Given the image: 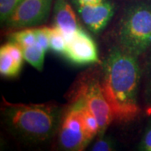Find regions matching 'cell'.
Masks as SVG:
<instances>
[{"instance_id":"cell-1","label":"cell","mask_w":151,"mask_h":151,"mask_svg":"<svg viewBox=\"0 0 151 151\" xmlns=\"http://www.w3.org/2000/svg\"><path fill=\"white\" fill-rule=\"evenodd\" d=\"M141 76L138 57L125 52L119 45L112 49L105 60L100 82L114 120L128 123L140 114L138 96Z\"/></svg>"},{"instance_id":"cell-2","label":"cell","mask_w":151,"mask_h":151,"mask_svg":"<svg viewBox=\"0 0 151 151\" xmlns=\"http://www.w3.org/2000/svg\"><path fill=\"white\" fill-rule=\"evenodd\" d=\"M2 116L7 129L14 136L29 143H44L59 129L61 109L52 103H9L4 100Z\"/></svg>"},{"instance_id":"cell-3","label":"cell","mask_w":151,"mask_h":151,"mask_svg":"<svg viewBox=\"0 0 151 151\" xmlns=\"http://www.w3.org/2000/svg\"><path fill=\"white\" fill-rule=\"evenodd\" d=\"M119 46L139 57L151 50V0H138L127 6L119 23Z\"/></svg>"},{"instance_id":"cell-4","label":"cell","mask_w":151,"mask_h":151,"mask_svg":"<svg viewBox=\"0 0 151 151\" xmlns=\"http://www.w3.org/2000/svg\"><path fill=\"white\" fill-rule=\"evenodd\" d=\"M60 146L65 150L79 151L91 142L80 110L75 102L62 114L58 129Z\"/></svg>"},{"instance_id":"cell-5","label":"cell","mask_w":151,"mask_h":151,"mask_svg":"<svg viewBox=\"0 0 151 151\" xmlns=\"http://www.w3.org/2000/svg\"><path fill=\"white\" fill-rule=\"evenodd\" d=\"M76 97H81L91 113L96 117L99 124V134L102 137L110 124L114 120L112 108L104 96L101 82L90 80L82 85Z\"/></svg>"},{"instance_id":"cell-6","label":"cell","mask_w":151,"mask_h":151,"mask_svg":"<svg viewBox=\"0 0 151 151\" xmlns=\"http://www.w3.org/2000/svg\"><path fill=\"white\" fill-rule=\"evenodd\" d=\"M53 0H22L4 24L9 29H22L46 21Z\"/></svg>"},{"instance_id":"cell-7","label":"cell","mask_w":151,"mask_h":151,"mask_svg":"<svg viewBox=\"0 0 151 151\" xmlns=\"http://www.w3.org/2000/svg\"><path fill=\"white\" fill-rule=\"evenodd\" d=\"M64 55L76 65L99 62L97 45L93 39L81 28L67 41Z\"/></svg>"},{"instance_id":"cell-8","label":"cell","mask_w":151,"mask_h":151,"mask_svg":"<svg viewBox=\"0 0 151 151\" xmlns=\"http://www.w3.org/2000/svg\"><path fill=\"white\" fill-rule=\"evenodd\" d=\"M78 14L87 29L99 33L107 26L114 14V6L110 1L103 0L97 5L78 6Z\"/></svg>"},{"instance_id":"cell-9","label":"cell","mask_w":151,"mask_h":151,"mask_svg":"<svg viewBox=\"0 0 151 151\" xmlns=\"http://www.w3.org/2000/svg\"><path fill=\"white\" fill-rule=\"evenodd\" d=\"M20 46L8 42L0 48V74L4 77H15L19 74L24 63Z\"/></svg>"},{"instance_id":"cell-10","label":"cell","mask_w":151,"mask_h":151,"mask_svg":"<svg viewBox=\"0 0 151 151\" xmlns=\"http://www.w3.org/2000/svg\"><path fill=\"white\" fill-rule=\"evenodd\" d=\"M54 23L55 27L62 31L67 41L80 29L75 12L67 0L55 1Z\"/></svg>"},{"instance_id":"cell-11","label":"cell","mask_w":151,"mask_h":151,"mask_svg":"<svg viewBox=\"0 0 151 151\" xmlns=\"http://www.w3.org/2000/svg\"><path fill=\"white\" fill-rule=\"evenodd\" d=\"M24 60L35 67L36 70H42L46 50L38 43L31 46L22 49Z\"/></svg>"},{"instance_id":"cell-12","label":"cell","mask_w":151,"mask_h":151,"mask_svg":"<svg viewBox=\"0 0 151 151\" xmlns=\"http://www.w3.org/2000/svg\"><path fill=\"white\" fill-rule=\"evenodd\" d=\"M9 41L16 44L21 49L31 46L36 43L35 29L30 28L22 29L16 32L13 33L9 37Z\"/></svg>"},{"instance_id":"cell-13","label":"cell","mask_w":151,"mask_h":151,"mask_svg":"<svg viewBox=\"0 0 151 151\" xmlns=\"http://www.w3.org/2000/svg\"><path fill=\"white\" fill-rule=\"evenodd\" d=\"M50 30V49L55 53L65 55L67 40L62 31L56 27L49 28Z\"/></svg>"},{"instance_id":"cell-14","label":"cell","mask_w":151,"mask_h":151,"mask_svg":"<svg viewBox=\"0 0 151 151\" xmlns=\"http://www.w3.org/2000/svg\"><path fill=\"white\" fill-rule=\"evenodd\" d=\"M22 0H0V19L2 23L8 19Z\"/></svg>"},{"instance_id":"cell-15","label":"cell","mask_w":151,"mask_h":151,"mask_svg":"<svg viewBox=\"0 0 151 151\" xmlns=\"http://www.w3.org/2000/svg\"><path fill=\"white\" fill-rule=\"evenodd\" d=\"M144 98L146 106L151 110V55L146 65L145 81L144 87Z\"/></svg>"},{"instance_id":"cell-16","label":"cell","mask_w":151,"mask_h":151,"mask_svg":"<svg viewBox=\"0 0 151 151\" xmlns=\"http://www.w3.org/2000/svg\"><path fill=\"white\" fill-rule=\"evenodd\" d=\"M35 29L36 43L41 45L46 51L50 49V30L49 28H38Z\"/></svg>"},{"instance_id":"cell-17","label":"cell","mask_w":151,"mask_h":151,"mask_svg":"<svg viewBox=\"0 0 151 151\" xmlns=\"http://www.w3.org/2000/svg\"><path fill=\"white\" fill-rule=\"evenodd\" d=\"M93 151H110L114 150V142L109 137H99L94 145L92 146Z\"/></svg>"},{"instance_id":"cell-18","label":"cell","mask_w":151,"mask_h":151,"mask_svg":"<svg viewBox=\"0 0 151 151\" xmlns=\"http://www.w3.org/2000/svg\"><path fill=\"white\" fill-rule=\"evenodd\" d=\"M138 148L139 150L151 151V120L146 125L145 133Z\"/></svg>"},{"instance_id":"cell-19","label":"cell","mask_w":151,"mask_h":151,"mask_svg":"<svg viewBox=\"0 0 151 151\" xmlns=\"http://www.w3.org/2000/svg\"><path fill=\"white\" fill-rule=\"evenodd\" d=\"M77 6L97 5L103 2V0H74Z\"/></svg>"}]
</instances>
